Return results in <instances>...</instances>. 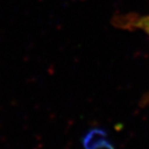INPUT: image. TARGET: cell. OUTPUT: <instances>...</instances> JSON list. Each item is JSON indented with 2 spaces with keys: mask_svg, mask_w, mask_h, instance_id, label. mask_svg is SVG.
Listing matches in <instances>:
<instances>
[{
  "mask_svg": "<svg viewBox=\"0 0 149 149\" xmlns=\"http://www.w3.org/2000/svg\"><path fill=\"white\" fill-rule=\"evenodd\" d=\"M115 25L127 30H141L149 35V15L130 14L119 16L115 19Z\"/></svg>",
  "mask_w": 149,
  "mask_h": 149,
  "instance_id": "cell-1",
  "label": "cell"
},
{
  "mask_svg": "<svg viewBox=\"0 0 149 149\" xmlns=\"http://www.w3.org/2000/svg\"><path fill=\"white\" fill-rule=\"evenodd\" d=\"M144 102H145V104H146V105H149V93L147 94L146 97L144 98Z\"/></svg>",
  "mask_w": 149,
  "mask_h": 149,
  "instance_id": "cell-2",
  "label": "cell"
}]
</instances>
